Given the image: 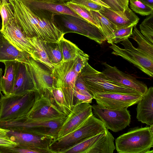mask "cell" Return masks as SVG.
Instances as JSON below:
<instances>
[{
  "label": "cell",
  "instance_id": "cell-32",
  "mask_svg": "<svg viewBox=\"0 0 153 153\" xmlns=\"http://www.w3.org/2000/svg\"><path fill=\"white\" fill-rule=\"evenodd\" d=\"M131 10L142 16H149L153 13V7L147 5L140 0H129Z\"/></svg>",
  "mask_w": 153,
  "mask_h": 153
},
{
  "label": "cell",
  "instance_id": "cell-5",
  "mask_svg": "<svg viewBox=\"0 0 153 153\" xmlns=\"http://www.w3.org/2000/svg\"><path fill=\"white\" fill-rule=\"evenodd\" d=\"M80 73L92 95L94 93L102 92L141 94L109 79L102 72L92 68L88 61Z\"/></svg>",
  "mask_w": 153,
  "mask_h": 153
},
{
  "label": "cell",
  "instance_id": "cell-35",
  "mask_svg": "<svg viewBox=\"0 0 153 153\" xmlns=\"http://www.w3.org/2000/svg\"><path fill=\"white\" fill-rule=\"evenodd\" d=\"M133 27L120 28L115 31L113 43L117 44L128 39L133 33Z\"/></svg>",
  "mask_w": 153,
  "mask_h": 153
},
{
  "label": "cell",
  "instance_id": "cell-13",
  "mask_svg": "<svg viewBox=\"0 0 153 153\" xmlns=\"http://www.w3.org/2000/svg\"><path fill=\"white\" fill-rule=\"evenodd\" d=\"M10 139L17 143L30 147L37 153H52L49 146L54 139L52 137L9 130Z\"/></svg>",
  "mask_w": 153,
  "mask_h": 153
},
{
  "label": "cell",
  "instance_id": "cell-6",
  "mask_svg": "<svg viewBox=\"0 0 153 153\" xmlns=\"http://www.w3.org/2000/svg\"><path fill=\"white\" fill-rule=\"evenodd\" d=\"M0 120H10L26 116L36 99L35 91L23 95L5 96L0 93Z\"/></svg>",
  "mask_w": 153,
  "mask_h": 153
},
{
  "label": "cell",
  "instance_id": "cell-9",
  "mask_svg": "<svg viewBox=\"0 0 153 153\" xmlns=\"http://www.w3.org/2000/svg\"><path fill=\"white\" fill-rule=\"evenodd\" d=\"M91 105L93 114L103 122L108 129L116 132L129 125L131 115L127 108L113 109L97 104Z\"/></svg>",
  "mask_w": 153,
  "mask_h": 153
},
{
  "label": "cell",
  "instance_id": "cell-43",
  "mask_svg": "<svg viewBox=\"0 0 153 153\" xmlns=\"http://www.w3.org/2000/svg\"><path fill=\"white\" fill-rule=\"evenodd\" d=\"M144 3L153 7V0H140Z\"/></svg>",
  "mask_w": 153,
  "mask_h": 153
},
{
  "label": "cell",
  "instance_id": "cell-31",
  "mask_svg": "<svg viewBox=\"0 0 153 153\" xmlns=\"http://www.w3.org/2000/svg\"><path fill=\"white\" fill-rule=\"evenodd\" d=\"M142 35L153 44V13L147 16L139 25Z\"/></svg>",
  "mask_w": 153,
  "mask_h": 153
},
{
  "label": "cell",
  "instance_id": "cell-17",
  "mask_svg": "<svg viewBox=\"0 0 153 153\" xmlns=\"http://www.w3.org/2000/svg\"><path fill=\"white\" fill-rule=\"evenodd\" d=\"M98 12L115 25L117 29L134 27L139 20V18L129 7L123 11H119L102 6Z\"/></svg>",
  "mask_w": 153,
  "mask_h": 153
},
{
  "label": "cell",
  "instance_id": "cell-44",
  "mask_svg": "<svg viewBox=\"0 0 153 153\" xmlns=\"http://www.w3.org/2000/svg\"><path fill=\"white\" fill-rule=\"evenodd\" d=\"M3 71L1 68H0V93L1 91V82L2 78V73Z\"/></svg>",
  "mask_w": 153,
  "mask_h": 153
},
{
  "label": "cell",
  "instance_id": "cell-39",
  "mask_svg": "<svg viewBox=\"0 0 153 153\" xmlns=\"http://www.w3.org/2000/svg\"><path fill=\"white\" fill-rule=\"evenodd\" d=\"M100 0L108 6L110 8L114 10L121 11L125 9L115 0Z\"/></svg>",
  "mask_w": 153,
  "mask_h": 153
},
{
  "label": "cell",
  "instance_id": "cell-38",
  "mask_svg": "<svg viewBox=\"0 0 153 153\" xmlns=\"http://www.w3.org/2000/svg\"><path fill=\"white\" fill-rule=\"evenodd\" d=\"M89 58V56L87 55L78 57L74 60V70L77 74H79L80 72Z\"/></svg>",
  "mask_w": 153,
  "mask_h": 153
},
{
  "label": "cell",
  "instance_id": "cell-46",
  "mask_svg": "<svg viewBox=\"0 0 153 153\" xmlns=\"http://www.w3.org/2000/svg\"><path fill=\"white\" fill-rule=\"evenodd\" d=\"M62 3H65L67 2L70 1L71 0H59Z\"/></svg>",
  "mask_w": 153,
  "mask_h": 153
},
{
  "label": "cell",
  "instance_id": "cell-11",
  "mask_svg": "<svg viewBox=\"0 0 153 153\" xmlns=\"http://www.w3.org/2000/svg\"><path fill=\"white\" fill-rule=\"evenodd\" d=\"M36 99L34 105L26 116L32 119L48 118L62 120L67 116L60 111L42 94L35 91Z\"/></svg>",
  "mask_w": 153,
  "mask_h": 153
},
{
  "label": "cell",
  "instance_id": "cell-48",
  "mask_svg": "<svg viewBox=\"0 0 153 153\" xmlns=\"http://www.w3.org/2000/svg\"></svg>",
  "mask_w": 153,
  "mask_h": 153
},
{
  "label": "cell",
  "instance_id": "cell-22",
  "mask_svg": "<svg viewBox=\"0 0 153 153\" xmlns=\"http://www.w3.org/2000/svg\"><path fill=\"white\" fill-rule=\"evenodd\" d=\"M19 62L11 61L4 63L5 69L2 79L1 91L5 96L9 95L13 89L18 71Z\"/></svg>",
  "mask_w": 153,
  "mask_h": 153
},
{
  "label": "cell",
  "instance_id": "cell-30",
  "mask_svg": "<svg viewBox=\"0 0 153 153\" xmlns=\"http://www.w3.org/2000/svg\"><path fill=\"white\" fill-rule=\"evenodd\" d=\"M0 14L2 24L1 29H2L14 19L10 4L7 0H0Z\"/></svg>",
  "mask_w": 153,
  "mask_h": 153
},
{
  "label": "cell",
  "instance_id": "cell-4",
  "mask_svg": "<svg viewBox=\"0 0 153 153\" xmlns=\"http://www.w3.org/2000/svg\"><path fill=\"white\" fill-rule=\"evenodd\" d=\"M56 24L65 34L74 33L83 35L99 44L106 41L98 28L82 17L63 14H54Z\"/></svg>",
  "mask_w": 153,
  "mask_h": 153
},
{
  "label": "cell",
  "instance_id": "cell-37",
  "mask_svg": "<svg viewBox=\"0 0 153 153\" xmlns=\"http://www.w3.org/2000/svg\"><path fill=\"white\" fill-rule=\"evenodd\" d=\"M70 1L82 5L91 10L97 11L100 9L102 6L90 0H71Z\"/></svg>",
  "mask_w": 153,
  "mask_h": 153
},
{
  "label": "cell",
  "instance_id": "cell-18",
  "mask_svg": "<svg viewBox=\"0 0 153 153\" xmlns=\"http://www.w3.org/2000/svg\"><path fill=\"white\" fill-rule=\"evenodd\" d=\"M36 91L33 79L28 64L19 62L14 86L9 95H23L30 92Z\"/></svg>",
  "mask_w": 153,
  "mask_h": 153
},
{
  "label": "cell",
  "instance_id": "cell-33",
  "mask_svg": "<svg viewBox=\"0 0 153 153\" xmlns=\"http://www.w3.org/2000/svg\"><path fill=\"white\" fill-rule=\"evenodd\" d=\"M74 105L83 103H91L93 96L88 91L74 89Z\"/></svg>",
  "mask_w": 153,
  "mask_h": 153
},
{
  "label": "cell",
  "instance_id": "cell-21",
  "mask_svg": "<svg viewBox=\"0 0 153 153\" xmlns=\"http://www.w3.org/2000/svg\"><path fill=\"white\" fill-rule=\"evenodd\" d=\"M30 58L29 55L18 50L12 44L0 30V62L16 61L27 64Z\"/></svg>",
  "mask_w": 153,
  "mask_h": 153
},
{
  "label": "cell",
  "instance_id": "cell-1",
  "mask_svg": "<svg viewBox=\"0 0 153 153\" xmlns=\"http://www.w3.org/2000/svg\"><path fill=\"white\" fill-rule=\"evenodd\" d=\"M66 118L62 120L32 119L25 116L10 120H0V128L16 132L50 137L55 140L57 138Z\"/></svg>",
  "mask_w": 153,
  "mask_h": 153
},
{
  "label": "cell",
  "instance_id": "cell-16",
  "mask_svg": "<svg viewBox=\"0 0 153 153\" xmlns=\"http://www.w3.org/2000/svg\"><path fill=\"white\" fill-rule=\"evenodd\" d=\"M27 64L33 79L36 91L43 94L55 87L51 71L44 68L31 58L28 59Z\"/></svg>",
  "mask_w": 153,
  "mask_h": 153
},
{
  "label": "cell",
  "instance_id": "cell-26",
  "mask_svg": "<svg viewBox=\"0 0 153 153\" xmlns=\"http://www.w3.org/2000/svg\"><path fill=\"white\" fill-rule=\"evenodd\" d=\"M42 94L48 97L54 105L67 116L71 111L60 88L54 87L51 90H47Z\"/></svg>",
  "mask_w": 153,
  "mask_h": 153
},
{
  "label": "cell",
  "instance_id": "cell-29",
  "mask_svg": "<svg viewBox=\"0 0 153 153\" xmlns=\"http://www.w3.org/2000/svg\"><path fill=\"white\" fill-rule=\"evenodd\" d=\"M65 4L66 6L80 17L97 27L100 32V27L93 16L90 9L82 5L70 1L67 2Z\"/></svg>",
  "mask_w": 153,
  "mask_h": 153
},
{
  "label": "cell",
  "instance_id": "cell-8",
  "mask_svg": "<svg viewBox=\"0 0 153 153\" xmlns=\"http://www.w3.org/2000/svg\"><path fill=\"white\" fill-rule=\"evenodd\" d=\"M120 43L124 48L114 43L109 46L113 51L111 53L121 57L149 76L153 77V59L134 47L128 39Z\"/></svg>",
  "mask_w": 153,
  "mask_h": 153
},
{
  "label": "cell",
  "instance_id": "cell-23",
  "mask_svg": "<svg viewBox=\"0 0 153 153\" xmlns=\"http://www.w3.org/2000/svg\"><path fill=\"white\" fill-rule=\"evenodd\" d=\"M27 38L33 48V59L41 63L47 69L52 71L55 65L50 60L42 41L36 37Z\"/></svg>",
  "mask_w": 153,
  "mask_h": 153
},
{
  "label": "cell",
  "instance_id": "cell-25",
  "mask_svg": "<svg viewBox=\"0 0 153 153\" xmlns=\"http://www.w3.org/2000/svg\"><path fill=\"white\" fill-rule=\"evenodd\" d=\"M62 55L63 61L74 60L78 57L88 54L79 48L75 44L62 37L59 42Z\"/></svg>",
  "mask_w": 153,
  "mask_h": 153
},
{
  "label": "cell",
  "instance_id": "cell-34",
  "mask_svg": "<svg viewBox=\"0 0 153 153\" xmlns=\"http://www.w3.org/2000/svg\"><path fill=\"white\" fill-rule=\"evenodd\" d=\"M37 153L32 148L19 144L14 147L0 146V153Z\"/></svg>",
  "mask_w": 153,
  "mask_h": 153
},
{
  "label": "cell",
  "instance_id": "cell-19",
  "mask_svg": "<svg viewBox=\"0 0 153 153\" xmlns=\"http://www.w3.org/2000/svg\"><path fill=\"white\" fill-rule=\"evenodd\" d=\"M32 12H49L54 14L69 15L82 17L66 6L65 3L43 0H20Z\"/></svg>",
  "mask_w": 153,
  "mask_h": 153
},
{
  "label": "cell",
  "instance_id": "cell-40",
  "mask_svg": "<svg viewBox=\"0 0 153 153\" xmlns=\"http://www.w3.org/2000/svg\"><path fill=\"white\" fill-rule=\"evenodd\" d=\"M74 89L77 90L87 91L90 93L80 73L78 74L76 80Z\"/></svg>",
  "mask_w": 153,
  "mask_h": 153
},
{
  "label": "cell",
  "instance_id": "cell-10",
  "mask_svg": "<svg viewBox=\"0 0 153 153\" xmlns=\"http://www.w3.org/2000/svg\"><path fill=\"white\" fill-rule=\"evenodd\" d=\"M141 94L117 93H95L92 94L97 105L109 109H116L128 108L136 104L141 99Z\"/></svg>",
  "mask_w": 153,
  "mask_h": 153
},
{
  "label": "cell",
  "instance_id": "cell-45",
  "mask_svg": "<svg viewBox=\"0 0 153 153\" xmlns=\"http://www.w3.org/2000/svg\"><path fill=\"white\" fill-rule=\"evenodd\" d=\"M43 0L47 1H52V2H60V1H59V0Z\"/></svg>",
  "mask_w": 153,
  "mask_h": 153
},
{
  "label": "cell",
  "instance_id": "cell-36",
  "mask_svg": "<svg viewBox=\"0 0 153 153\" xmlns=\"http://www.w3.org/2000/svg\"><path fill=\"white\" fill-rule=\"evenodd\" d=\"M9 131L0 128V146L14 147L18 144L10 139L7 135Z\"/></svg>",
  "mask_w": 153,
  "mask_h": 153
},
{
  "label": "cell",
  "instance_id": "cell-7",
  "mask_svg": "<svg viewBox=\"0 0 153 153\" xmlns=\"http://www.w3.org/2000/svg\"><path fill=\"white\" fill-rule=\"evenodd\" d=\"M52 72L55 87L60 88L68 105L71 111L74 106L75 84L78 75L74 70V60L55 64Z\"/></svg>",
  "mask_w": 153,
  "mask_h": 153
},
{
  "label": "cell",
  "instance_id": "cell-2",
  "mask_svg": "<svg viewBox=\"0 0 153 153\" xmlns=\"http://www.w3.org/2000/svg\"><path fill=\"white\" fill-rule=\"evenodd\" d=\"M106 129L103 122L93 114L72 131L53 140L49 149L52 153H62L66 149Z\"/></svg>",
  "mask_w": 153,
  "mask_h": 153
},
{
  "label": "cell",
  "instance_id": "cell-47",
  "mask_svg": "<svg viewBox=\"0 0 153 153\" xmlns=\"http://www.w3.org/2000/svg\"><path fill=\"white\" fill-rule=\"evenodd\" d=\"M2 27L1 21L0 19V30H1Z\"/></svg>",
  "mask_w": 153,
  "mask_h": 153
},
{
  "label": "cell",
  "instance_id": "cell-27",
  "mask_svg": "<svg viewBox=\"0 0 153 153\" xmlns=\"http://www.w3.org/2000/svg\"><path fill=\"white\" fill-rule=\"evenodd\" d=\"M134 30L132 34V39L137 43V49L153 59V44L145 38L138 30L136 25L134 26Z\"/></svg>",
  "mask_w": 153,
  "mask_h": 153
},
{
  "label": "cell",
  "instance_id": "cell-20",
  "mask_svg": "<svg viewBox=\"0 0 153 153\" xmlns=\"http://www.w3.org/2000/svg\"><path fill=\"white\" fill-rule=\"evenodd\" d=\"M136 118L138 121L147 125H153V87L148 88L138 102Z\"/></svg>",
  "mask_w": 153,
  "mask_h": 153
},
{
  "label": "cell",
  "instance_id": "cell-42",
  "mask_svg": "<svg viewBox=\"0 0 153 153\" xmlns=\"http://www.w3.org/2000/svg\"><path fill=\"white\" fill-rule=\"evenodd\" d=\"M91 1L100 5L103 6L105 7L109 8V7L105 4L100 1V0H90Z\"/></svg>",
  "mask_w": 153,
  "mask_h": 153
},
{
  "label": "cell",
  "instance_id": "cell-15",
  "mask_svg": "<svg viewBox=\"0 0 153 153\" xmlns=\"http://www.w3.org/2000/svg\"><path fill=\"white\" fill-rule=\"evenodd\" d=\"M105 68L102 72L109 79L124 86L134 89L144 94L147 91V85L133 76L123 72L115 66L106 62L102 63Z\"/></svg>",
  "mask_w": 153,
  "mask_h": 153
},
{
  "label": "cell",
  "instance_id": "cell-3",
  "mask_svg": "<svg viewBox=\"0 0 153 153\" xmlns=\"http://www.w3.org/2000/svg\"><path fill=\"white\" fill-rule=\"evenodd\" d=\"M153 125L135 127L115 140V149L119 153H153Z\"/></svg>",
  "mask_w": 153,
  "mask_h": 153
},
{
  "label": "cell",
  "instance_id": "cell-28",
  "mask_svg": "<svg viewBox=\"0 0 153 153\" xmlns=\"http://www.w3.org/2000/svg\"><path fill=\"white\" fill-rule=\"evenodd\" d=\"M42 41L45 50L51 62L54 65L62 62L63 57L59 42Z\"/></svg>",
  "mask_w": 153,
  "mask_h": 153
},
{
  "label": "cell",
  "instance_id": "cell-14",
  "mask_svg": "<svg viewBox=\"0 0 153 153\" xmlns=\"http://www.w3.org/2000/svg\"><path fill=\"white\" fill-rule=\"evenodd\" d=\"M1 32L5 37L19 51L33 58V48L15 19L11 21Z\"/></svg>",
  "mask_w": 153,
  "mask_h": 153
},
{
  "label": "cell",
  "instance_id": "cell-41",
  "mask_svg": "<svg viewBox=\"0 0 153 153\" xmlns=\"http://www.w3.org/2000/svg\"><path fill=\"white\" fill-rule=\"evenodd\" d=\"M125 9L128 7L129 0H115Z\"/></svg>",
  "mask_w": 153,
  "mask_h": 153
},
{
  "label": "cell",
  "instance_id": "cell-24",
  "mask_svg": "<svg viewBox=\"0 0 153 153\" xmlns=\"http://www.w3.org/2000/svg\"><path fill=\"white\" fill-rule=\"evenodd\" d=\"M93 16L100 28V32L108 43L113 44L115 31L117 29L115 25L98 11L90 10Z\"/></svg>",
  "mask_w": 153,
  "mask_h": 153
},
{
  "label": "cell",
  "instance_id": "cell-12",
  "mask_svg": "<svg viewBox=\"0 0 153 153\" xmlns=\"http://www.w3.org/2000/svg\"><path fill=\"white\" fill-rule=\"evenodd\" d=\"M93 114L90 103H83L74 105L61 126L57 138L73 131Z\"/></svg>",
  "mask_w": 153,
  "mask_h": 153
}]
</instances>
